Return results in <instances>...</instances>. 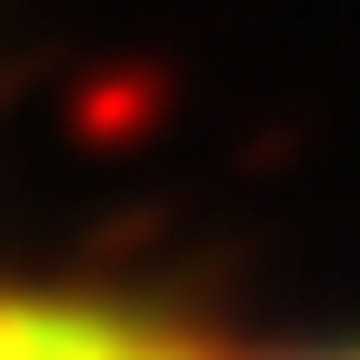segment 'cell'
I'll list each match as a JSON object with an SVG mask.
<instances>
[{"instance_id":"1","label":"cell","mask_w":360,"mask_h":360,"mask_svg":"<svg viewBox=\"0 0 360 360\" xmlns=\"http://www.w3.org/2000/svg\"><path fill=\"white\" fill-rule=\"evenodd\" d=\"M0 360H191L170 330L101 300H20L0 290Z\"/></svg>"}]
</instances>
